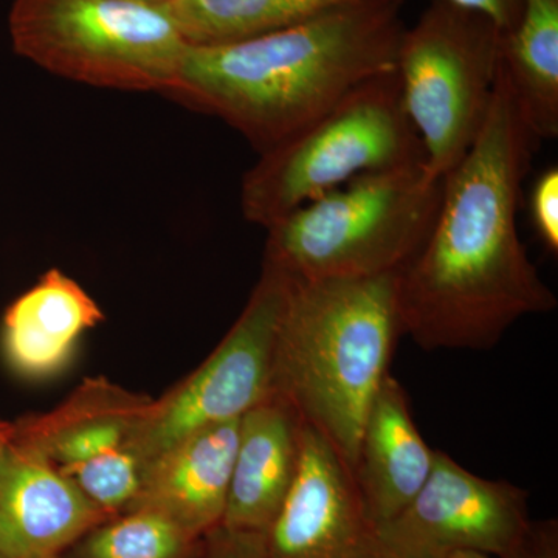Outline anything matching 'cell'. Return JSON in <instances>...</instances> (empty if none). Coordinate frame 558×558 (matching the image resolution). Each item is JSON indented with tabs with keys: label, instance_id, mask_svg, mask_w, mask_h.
<instances>
[{
	"label": "cell",
	"instance_id": "obj_9",
	"mask_svg": "<svg viewBox=\"0 0 558 558\" xmlns=\"http://www.w3.org/2000/svg\"><path fill=\"white\" fill-rule=\"evenodd\" d=\"M534 524L526 490L473 475L435 450L424 487L399 515L377 526V534L391 558L506 557L521 549Z\"/></svg>",
	"mask_w": 558,
	"mask_h": 558
},
{
	"label": "cell",
	"instance_id": "obj_19",
	"mask_svg": "<svg viewBox=\"0 0 558 558\" xmlns=\"http://www.w3.org/2000/svg\"><path fill=\"white\" fill-rule=\"evenodd\" d=\"M98 508H119L137 497L142 487L138 459L128 447L92 458L64 473Z\"/></svg>",
	"mask_w": 558,
	"mask_h": 558
},
{
	"label": "cell",
	"instance_id": "obj_17",
	"mask_svg": "<svg viewBox=\"0 0 558 558\" xmlns=\"http://www.w3.org/2000/svg\"><path fill=\"white\" fill-rule=\"evenodd\" d=\"M377 2L407 0H174L160 9L189 46H216Z\"/></svg>",
	"mask_w": 558,
	"mask_h": 558
},
{
	"label": "cell",
	"instance_id": "obj_12",
	"mask_svg": "<svg viewBox=\"0 0 558 558\" xmlns=\"http://www.w3.org/2000/svg\"><path fill=\"white\" fill-rule=\"evenodd\" d=\"M304 421L277 395L245 413L220 527L231 534L263 535L296 478Z\"/></svg>",
	"mask_w": 558,
	"mask_h": 558
},
{
	"label": "cell",
	"instance_id": "obj_8",
	"mask_svg": "<svg viewBox=\"0 0 558 558\" xmlns=\"http://www.w3.org/2000/svg\"><path fill=\"white\" fill-rule=\"evenodd\" d=\"M289 279L264 266L240 319L185 384L143 425L140 457L149 462L199 429L236 421L270 398L275 343Z\"/></svg>",
	"mask_w": 558,
	"mask_h": 558
},
{
	"label": "cell",
	"instance_id": "obj_15",
	"mask_svg": "<svg viewBox=\"0 0 558 558\" xmlns=\"http://www.w3.org/2000/svg\"><path fill=\"white\" fill-rule=\"evenodd\" d=\"M101 319L89 293L75 279L51 269L7 310L3 352L17 373L46 376L64 365L81 336Z\"/></svg>",
	"mask_w": 558,
	"mask_h": 558
},
{
	"label": "cell",
	"instance_id": "obj_1",
	"mask_svg": "<svg viewBox=\"0 0 558 558\" xmlns=\"http://www.w3.org/2000/svg\"><path fill=\"white\" fill-rule=\"evenodd\" d=\"M538 143L499 65L478 137L444 178L427 240L398 274L402 333L424 351H486L519 319L556 310L517 223Z\"/></svg>",
	"mask_w": 558,
	"mask_h": 558
},
{
	"label": "cell",
	"instance_id": "obj_11",
	"mask_svg": "<svg viewBox=\"0 0 558 558\" xmlns=\"http://www.w3.org/2000/svg\"><path fill=\"white\" fill-rule=\"evenodd\" d=\"M100 519L75 481L28 442L0 453V558H51Z\"/></svg>",
	"mask_w": 558,
	"mask_h": 558
},
{
	"label": "cell",
	"instance_id": "obj_26",
	"mask_svg": "<svg viewBox=\"0 0 558 558\" xmlns=\"http://www.w3.org/2000/svg\"><path fill=\"white\" fill-rule=\"evenodd\" d=\"M10 439V433L9 429L5 427H2L0 425V453H2V450L5 449L7 442H9Z\"/></svg>",
	"mask_w": 558,
	"mask_h": 558
},
{
	"label": "cell",
	"instance_id": "obj_10",
	"mask_svg": "<svg viewBox=\"0 0 558 558\" xmlns=\"http://www.w3.org/2000/svg\"><path fill=\"white\" fill-rule=\"evenodd\" d=\"M260 558H391L347 462L304 422L299 473L259 537Z\"/></svg>",
	"mask_w": 558,
	"mask_h": 558
},
{
	"label": "cell",
	"instance_id": "obj_14",
	"mask_svg": "<svg viewBox=\"0 0 558 558\" xmlns=\"http://www.w3.org/2000/svg\"><path fill=\"white\" fill-rule=\"evenodd\" d=\"M429 449L411 416L409 396L391 373L371 403L352 470L371 521L377 526L399 515L432 473Z\"/></svg>",
	"mask_w": 558,
	"mask_h": 558
},
{
	"label": "cell",
	"instance_id": "obj_13",
	"mask_svg": "<svg viewBox=\"0 0 558 558\" xmlns=\"http://www.w3.org/2000/svg\"><path fill=\"white\" fill-rule=\"evenodd\" d=\"M240 422L199 429L150 459L142 473L143 508L159 510L185 534L211 532L222 524Z\"/></svg>",
	"mask_w": 558,
	"mask_h": 558
},
{
	"label": "cell",
	"instance_id": "obj_4",
	"mask_svg": "<svg viewBox=\"0 0 558 558\" xmlns=\"http://www.w3.org/2000/svg\"><path fill=\"white\" fill-rule=\"evenodd\" d=\"M442 185L425 163L349 180L267 229L264 266L296 281L399 274L427 240Z\"/></svg>",
	"mask_w": 558,
	"mask_h": 558
},
{
	"label": "cell",
	"instance_id": "obj_5",
	"mask_svg": "<svg viewBox=\"0 0 558 558\" xmlns=\"http://www.w3.org/2000/svg\"><path fill=\"white\" fill-rule=\"evenodd\" d=\"M259 156L242 178L241 209L266 229L359 175L425 163L398 69L363 81Z\"/></svg>",
	"mask_w": 558,
	"mask_h": 558
},
{
	"label": "cell",
	"instance_id": "obj_24",
	"mask_svg": "<svg viewBox=\"0 0 558 558\" xmlns=\"http://www.w3.org/2000/svg\"><path fill=\"white\" fill-rule=\"evenodd\" d=\"M220 542L208 558H260V535L231 534L219 527Z\"/></svg>",
	"mask_w": 558,
	"mask_h": 558
},
{
	"label": "cell",
	"instance_id": "obj_3",
	"mask_svg": "<svg viewBox=\"0 0 558 558\" xmlns=\"http://www.w3.org/2000/svg\"><path fill=\"white\" fill-rule=\"evenodd\" d=\"M288 279L271 392L288 400L354 470L371 403L403 336L398 274Z\"/></svg>",
	"mask_w": 558,
	"mask_h": 558
},
{
	"label": "cell",
	"instance_id": "obj_16",
	"mask_svg": "<svg viewBox=\"0 0 558 558\" xmlns=\"http://www.w3.org/2000/svg\"><path fill=\"white\" fill-rule=\"evenodd\" d=\"M499 60L538 142L558 135V0H521L519 21L502 33Z\"/></svg>",
	"mask_w": 558,
	"mask_h": 558
},
{
	"label": "cell",
	"instance_id": "obj_2",
	"mask_svg": "<svg viewBox=\"0 0 558 558\" xmlns=\"http://www.w3.org/2000/svg\"><path fill=\"white\" fill-rule=\"evenodd\" d=\"M402 7L368 3L253 38L189 46L168 97L226 121L264 153L363 81L398 69Z\"/></svg>",
	"mask_w": 558,
	"mask_h": 558
},
{
	"label": "cell",
	"instance_id": "obj_21",
	"mask_svg": "<svg viewBox=\"0 0 558 558\" xmlns=\"http://www.w3.org/2000/svg\"><path fill=\"white\" fill-rule=\"evenodd\" d=\"M532 226L550 253L558 252V170L550 167L535 180L529 196Z\"/></svg>",
	"mask_w": 558,
	"mask_h": 558
},
{
	"label": "cell",
	"instance_id": "obj_22",
	"mask_svg": "<svg viewBox=\"0 0 558 558\" xmlns=\"http://www.w3.org/2000/svg\"><path fill=\"white\" fill-rule=\"evenodd\" d=\"M451 558H558L557 521H535L531 537L517 553L506 557L486 556L478 553H457Z\"/></svg>",
	"mask_w": 558,
	"mask_h": 558
},
{
	"label": "cell",
	"instance_id": "obj_6",
	"mask_svg": "<svg viewBox=\"0 0 558 558\" xmlns=\"http://www.w3.org/2000/svg\"><path fill=\"white\" fill-rule=\"evenodd\" d=\"M11 46L51 75L170 95L189 44L159 7L134 0H14Z\"/></svg>",
	"mask_w": 558,
	"mask_h": 558
},
{
	"label": "cell",
	"instance_id": "obj_23",
	"mask_svg": "<svg viewBox=\"0 0 558 558\" xmlns=\"http://www.w3.org/2000/svg\"><path fill=\"white\" fill-rule=\"evenodd\" d=\"M451 2L486 14L502 33L509 32L515 25L521 11V0H451Z\"/></svg>",
	"mask_w": 558,
	"mask_h": 558
},
{
	"label": "cell",
	"instance_id": "obj_25",
	"mask_svg": "<svg viewBox=\"0 0 558 558\" xmlns=\"http://www.w3.org/2000/svg\"><path fill=\"white\" fill-rule=\"evenodd\" d=\"M134 2L138 3H145V5L150 7H165L168 5V3L174 2V0H134Z\"/></svg>",
	"mask_w": 558,
	"mask_h": 558
},
{
	"label": "cell",
	"instance_id": "obj_20",
	"mask_svg": "<svg viewBox=\"0 0 558 558\" xmlns=\"http://www.w3.org/2000/svg\"><path fill=\"white\" fill-rule=\"evenodd\" d=\"M123 428L116 421H94L78 425L54 440V458L61 464V472L68 473L98 454L123 447Z\"/></svg>",
	"mask_w": 558,
	"mask_h": 558
},
{
	"label": "cell",
	"instance_id": "obj_7",
	"mask_svg": "<svg viewBox=\"0 0 558 558\" xmlns=\"http://www.w3.org/2000/svg\"><path fill=\"white\" fill-rule=\"evenodd\" d=\"M502 32L451 0H429L400 39L403 109L424 146L429 175L444 179L478 137L497 84Z\"/></svg>",
	"mask_w": 558,
	"mask_h": 558
},
{
	"label": "cell",
	"instance_id": "obj_18",
	"mask_svg": "<svg viewBox=\"0 0 558 558\" xmlns=\"http://www.w3.org/2000/svg\"><path fill=\"white\" fill-rule=\"evenodd\" d=\"M189 535L159 510L143 508L101 527L84 545V558H174Z\"/></svg>",
	"mask_w": 558,
	"mask_h": 558
}]
</instances>
